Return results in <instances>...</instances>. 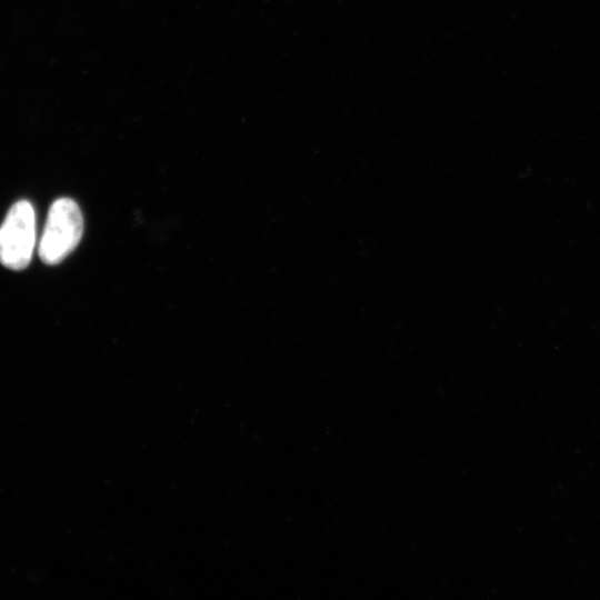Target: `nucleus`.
Here are the masks:
<instances>
[{"instance_id": "1", "label": "nucleus", "mask_w": 600, "mask_h": 600, "mask_svg": "<svg viewBox=\"0 0 600 600\" xmlns=\"http://www.w3.org/2000/svg\"><path fill=\"white\" fill-rule=\"evenodd\" d=\"M83 232L79 206L69 198L56 200L48 212L39 242V257L47 264L62 261L78 246Z\"/></svg>"}, {"instance_id": "2", "label": "nucleus", "mask_w": 600, "mask_h": 600, "mask_svg": "<svg viewBox=\"0 0 600 600\" xmlns=\"http://www.w3.org/2000/svg\"><path fill=\"white\" fill-rule=\"evenodd\" d=\"M36 243V216L30 202L20 200L8 211L0 227V262L11 269H24Z\"/></svg>"}]
</instances>
